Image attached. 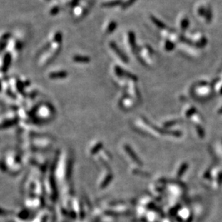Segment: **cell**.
Listing matches in <instances>:
<instances>
[{
	"label": "cell",
	"instance_id": "obj_1",
	"mask_svg": "<svg viewBox=\"0 0 222 222\" xmlns=\"http://www.w3.org/2000/svg\"><path fill=\"white\" fill-rule=\"evenodd\" d=\"M109 46H110V48H111L113 51L116 53V55L118 56L119 58L121 59L123 61H125V62L128 61V59H127V57H126V56L123 54V53L121 51V49H119L118 46H117V44H116L114 41H111L109 44Z\"/></svg>",
	"mask_w": 222,
	"mask_h": 222
},
{
	"label": "cell",
	"instance_id": "obj_2",
	"mask_svg": "<svg viewBox=\"0 0 222 222\" xmlns=\"http://www.w3.org/2000/svg\"><path fill=\"white\" fill-rule=\"evenodd\" d=\"M193 42V45H196L198 47H203L206 44V39L205 36H203L200 33H196L194 36H193V40L191 41Z\"/></svg>",
	"mask_w": 222,
	"mask_h": 222
},
{
	"label": "cell",
	"instance_id": "obj_3",
	"mask_svg": "<svg viewBox=\"0 0 222 222\" xmlns=\"http://www.w3.org/2000/svg\"><path fill=\"white\" fill-rule=\"evenodd\" d=\"M122 4V0H111V1H104L101 4V6L105 8H113L118 7V6H121Z\"/></svg>",
	"mask_w": 222,
	"mask_h": 222
},
{
	"label": "cell",
	"instance_id": "obj_4",
	"mask_svg": "<svg viewBox=\"0 0 222 222\" xmlns=\"http://www.w3.org/2000/svg\"><path fill=\"white\" fill-rule=\"evenodd\" d=\"M128 42L130 48L132 50H136V35L133 31H129L128 33Z\"/></svg>",
	"mask_w": 222,
	"mask_h": 222
},
{
	"label": "cell",
	"instance_id": "obj_5",
	"mask_svg": "<svg viewBox=\"0 0 222 222\" xmlns=\"http://www.w3.org/2000/svg\"><path fill=\"white\" fill-rule=\"evenodd\" d=\"M150 19H151V22H152L153 23H154V25L157 27V28H159V29L164 30L167 29V25H166V24L164 23L162 21H161L159 19L156 18L155 16L151 15L150 16Z\"/></svg>",
	"mask_w": 222,
	"mask_h": 222
},
{
	"label": "cell",
	"instance_id": "obj_6",
	"mask_svg": "<svg viewBox=\"0 0 222 222\" xmlns=\"http://www.w3.org/2000/svg\"><path fill=\"white\" fill-rule=\"evenodd\" d=\"M117 22L114 20H111L108 24H107V26L105 28V33L107 34H111L113 32L115 31V30L117 28Z\"/></svg>",
	"mask_w": 222,
	"mask_h": 222
},
{
	"label": "cell",
	"instance_id": "obj_7",
	"mask_svg": "<svg viewBox=\"0 0 222 222\" xmlns=\"http://www.w3.org/2000/svg\"><path fill=\"white\" fill-rule=\"evenodd\" d=\"M189 27V20H188V17L185 16V17H183L181 18L180 21V30H182V32H185V30H187V29Z\"/></svg>",
	"mask_w": 222,
	"mask_h": 222
},
{
	"label": "cell",
	"instance_id": "obj_8",
	"mask_svg": "<svg viewBox=\"0 0 222 222\" xmlns=\"http://www.w3.org/2000/svg\"><path fill=\"white\" fill-rule=\"evenodd\" d=\"M175 48V44L171 41L170 40L166 39L164 43V49H165L167 51H171L173 50Z\"/></svg>",
	"mask_w": 222,
	"mask_h": 222
},
{
	"label": "cell",
	"instance_id": "obj_9",
	"mask_svg": "<svg viewBox=\"0 0 222 222\" xmlns=\"http://www.w3.org/2000/svg\"><path fill=\"white\" fill-rule=\"evenodd\" d=\"M17 119L16 120H11V121H6V122H4V123L1 124L0 125V130L2 128H8V127H11V126L15 125L16 123H17Z\"/></svg>",
	"mask_w": 222,
	"mask_h": 222
},
{
	"label": "cell",
	"instance_id": "obj_10",
	"mask_svg": "<svg viewBox=\"0 0 222 222\" xmlns=\"http://www.w3.org/2000/svg\"><path fill=\"white\" fill-rule=\"evenodd\" d=\"M136 1V0H126L125 1H123V4L121 7L122 8V9H126L130 7L131 6L133 5Z\"/></svg>",
	"mask_w": 222,
	"mask_h": 222
},
{
	"label": "cell",
	"instance_id": "obj_11",
	"mask_svg": "<svg viewBox=\"0 0 222 222\" xmlns=\"http://www.w3.org/2000/svg\"><path fill=\"white\" fill-rule=\"evenodd\" d=\"M65 76H66V73L65 72L53 73V74H50V77L52 78V79H59V78L64 77Z\"/></svg>",
	"mask_w": 222,
	"mask_h": 222
},
{
	"label": "cell",
	"instance_id": "obj_12",
	"mask_svg": "<svg viewBox=\"0 0 222 222\" xmlns=\"http://www.w3.org/2000/svg\"><path fill=\"white\" fill-rule=\"evenodd\" d=\"M74 61L78 62H88L89 61V58L87 56H76L74 58Z\"/></svg>",
	"mask_w": 222,
	"mask_h": 222
},
{
	"label": "cell",
	"instance_id": "obj_13",
	"mask_svg": "<svg viewBox=\"0 0 222 222\" xmlns=\"http://www.w3.org/2000/svg\"><path fill=\"white\" fill-rule=\"evenodd\" d=\"M0 170L3 171V172H4V171L6 170L5 166H4L3 164H1V163H0Z\"/></svg>",
	"mask_w": 222,
	"mask_h": 222
}]
</instances>
